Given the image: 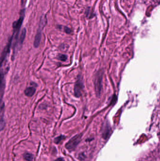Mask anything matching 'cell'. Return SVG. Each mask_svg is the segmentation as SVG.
<instances>
[{"label": "cell", "mask_w": 160, "mask_h": 161, "mask_svg": "<svg viewBox=\"0 0 160 161\" xmlns=\"http://www.w3.org/2000/svg\"><path fill=\"white\" fill-rule=\"evenodd\" d=\"M47 23V19L46 15H43L41 17L39 23V28L37 30V33L35 36L34 41V45L35 48H38L39 45L40 44L41 41V36H42V30L44 27L46 25Z\"/></svg>", "instance_id": "cell-1"}, {"label": "cell", "mask_w": 160, "mask_h": 161, "mask_svg": "<svg viewBox=\"0 0 160 161\" xmlns=\"http://www.w3.org/2000/svg\"><path fill=\"white\" fill-rule=\"evenodd\" d=\"M103 75V71L102 70H100L98 71L94 77V89L96 96L99 97L101 96L102 93V88Z\"/></svg>", "instance_id": "cell-2"}, {"label": "cell", "mask_w": 160, "mask_h": 161, "mask_svg": "<svg viewBox=\"0 0 160 161\" xmlns=\"http://www.w3.org/2000/svg\"><path fill=\"white\" fill-rule=\"evenodd\" d=\"M82 136L81 134H77L72 138L65 145L66 149L69 150L70 151H73L81 141Z\"/></svg>", "instance_id": "cell-3"}, {"label": "cell", "mask_w": 160, "mask_h": 161, "mask_svg": "<svg viewBox=\"0 0 160 161\" xmlns=\"http://www.w3.org/2000/svg\"><path fill=\"white\" fill-rule=\"evenodd\" d=\"M84 84L82 79H81V76H79L78 80H77L76 84H75L74 92V96L76 98H79L82 95V91L83 89Z\"/></svg>", "instance_id": "cell-4"}, {"label": "cell", "mask_w": 160, "mask_h": 161, "mask_svg": "<svg viewBox=\"0 0 160 161\" xmlns=\"http://www.w3.org/2000/svg\"><path fill=\"white\" fill-rule=\"evenodd\" d=\"M26 29L24 28L22 30V32L21 33L20 35L19 41H18V42H17V45H16L15 50V51H13V56H15L16 52L19 51V50L21 49V48H22L23 43H24V40H25V35H26Z\"/></svg>", "instance_id": "cell-5"}, {"label": "cell", "mask_w": 160, "mask_h": 161, "mask_svg": "<svg viewBox=\"0 0 160 161\" xmlns=\"http://www.w3.org/2000/svg\"><path fill=\"white\" fill-rule=\"evenodd\" d=\"M36 92V89L34 87H28L25 90V94L27 97H31Z\"/></svg>", "instance_id": "cell-6"}, {"label": "cell", "mask_w": 160, "mask_h": 161, "mask_svg": "<svg viewBox=\"0 0 160 161\" xmlns=\"http://www.w3.org/2000/svg\"><path fill=\"white\" fill-rule=\"evenodd\" d=\"M109 132H110V127H109L107 122H106L105 124H104L103 128V137L104 138H107Z\"/></svg>", "instance_id": "cell-7"}, {"label": "cell", "mask_w": 160, "mask_h": 161, "mask_svg": "<svg viewBox=\"0 0 160 161\" xmlns=\"http://www.w3.org/2000/svg\"><path fill=\"white\" fill-rule=\"evenodd\" d=\"M24 158L27 161H32L33 160L34 156L31 153H26L24 155Z\"/></svg>", "instance_id": "cell-8"}, {"label": "cell", "mask_w": 160, "mask_h": 161, "mask_svg": "<svg viewBox=\"0 0 160 161\" xmlns=\"http://www.w3.org/2000/svg\"><path fill=\"white\" fill-rule=\"evenodd\" d=\"M64 138H65V136H64V135H60L58 137L55 138L54 142L55 143V144H58Z\"/></svg>", "instance_id": "cell-9"}, {"label": "cell", "mask_w": 160, "mask_h": 161, "mask_svg": "<svg viewBox=\"0 0 160 161\" xmlns=\"http://www.w3.org/2000/svg\"><path fill=\"white\" fill-rule=\"evenodd\" d=\"M58 59L62 61H65L67 59V56L66 55L60 54L58 56Z\"/></svg>", "instance_id": "cell-10"}, {"label": "cell", "mask_w": 160, "mask_h": 161, "mask_svg": "<svg viewBox=\"0 0 160 161\" xmlns=\"http://www.w3.org/2000/svg\"><path fill=\"white\" fill-rule=\"evenodd\" d=\"M3 117H4V115H3V114L1 113V131H2L4 127L5 121Z\"/></svg>", "instance_id": "cell-11"}, {"label": "cell", "mask_w": 160, "mask_h": 161, "mask_svg": "<svg viewBox=\"0 0 160 161\" xmlns=\"http://www.w3.org/2000/svg\"><path fill=\"white\" fill-rule=\"evenodd\" d=\"M64 32H65L66 34H70L72 32V30H71V29H70V28H69L68 27H67V26H64Z\"/></svg>", "instance_id": "cell-12"}, {"label": "cell", "mask_w": 160, "mask_h": 161, "mask_svg": "<svg viewBox=\"0 0 160 161\" xmlns=\"http://www.w3.org/2000/svg\"><path fill=\"white\" fill-rule=\"evenodd\" d=\"M55 161H64V159L62 158H58V159H56Z\"/></svg>", "instance_id": "cell-13"}, {"label": "cell", "mask_w": 160, "mask_h": 161, "mask_svg": "<svg viewBox=\"0 0 160 161\" xmlns=\"http://www.w3.org/2000/svg\"><path fill=\"white\" fill-rule=\"evenodd\" d=\"M21 2H22V5H24V0H21Z\"/></svg>", "instance_id": "cell-14"}]
</instances>
